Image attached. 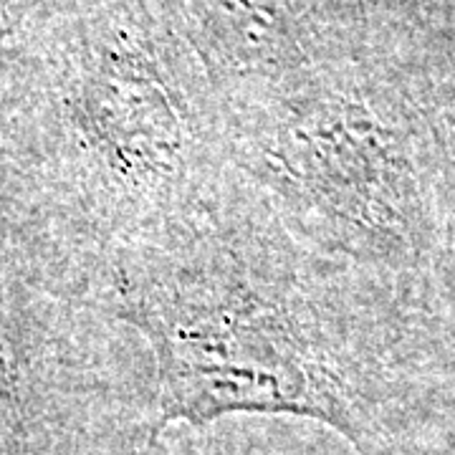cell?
<instances>
[{
    "label": "cell",
    "mask_w": 455,
    "mask_h": 455,
    "mask_svg": "<svg viewBox=\"0 0 455 455\" xmlns=\"http://www.w3.org/2000/svg\"><path fill=\"white\" fill-rule=\"evenodd\" d=\"M212 205L116 253V304L152 349L160 425L293 415L359 443L364 412L319 293Z\"/></svg>",
    "instance_id": "obj_1"
},
{
    "label": "cell",
    "mask_w": 455,
    "mask_h": 455,
    "mask_svg": "<svg viewBox=\"0 0 455 455\" xmlns=\"http://www.w3.org/2000/svg\"><path fill=\"white\" fill-rule=\"evenodd\" d=\"M235 157L314 245H357L403 218L400 170L372 119L344 94L286 97L238 140Z\"/></svg>",
    "instance_id": "obj_2"
},
{
    "label": "cell",
    "mask_w": 455,
    "mask_h": 455,
    "mask_svg": "<svg viewBox=\"0 0 455 455\" xmlns=\"http://www.w3.org/2000/svg\"><path fill=\"white\" fill-rule=\"evenodd\" d=\"M205 46L243 74H278L296 66L307 41L304 0H190Z\"/></svg>",
    "instance_id": "obj_3"
},
{
    "label": "cell",
    "mask_w": 455,
    "mask_h": 455,
    "mask_svg": "<svg viewBox=\"0 0 455 455\" xmlns=\"http://www.w3.org/2000/svg\"><path fill=\"white\" fill-rule=\"evenodd\" d=\"M18 392V367L11 341L5 337V329L0 326V430L11 423V415L16 410Z\"/></svg>",
    "instance_id": "obj_4"
},
{
    "label": "cell",
    "mask_w": 455,
    "mask_h": 455,
    "mask_svg": "<svg viewBox=\"0 0 455 455\" xmlns=\"http://www.w3.org/2000/svg\"><path fill=\"white\" fill-rule=\"evenodd\" d=\"M26 8H28V0H0V38L16 28Z\"/></svg>",
    "instance_id": "obj_5"
}]
</instances>
